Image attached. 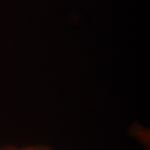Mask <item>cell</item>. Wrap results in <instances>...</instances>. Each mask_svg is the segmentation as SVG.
I'll use <instances>...</instances> for the list:
<instances>
[{
	"instance_id": "obj_1",
	"label": "cell",
	"mask_w": 150,
	"mask_h": 150,
	"mask_svg": "<svg viewBox=\"0 0 150 150\" xmlns=\"http://www.w3.org/2000/svg\"><path fill=\"white\" fill-rule=\"evenodd\" d=\"M0 150H53L46 146H28V147H23V148H17L10 146V147H4V148H0Z\"/></svg>"
}]
</instances>
